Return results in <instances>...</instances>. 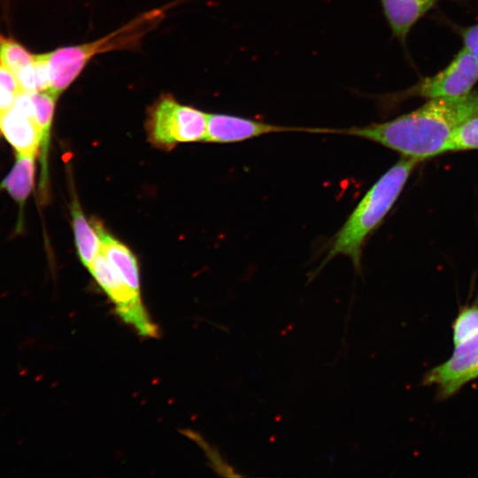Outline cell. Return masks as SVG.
I'll list each match as a JSON object with an SVG mask.
<instances>
[{
  "instance_id": "2",
  "label": "cell",
  "mask_w": 478,
  "mask_h": 478,
  "mask_svg": "<svg viewBox=\"0 0 478 478\" xmlns=\"http://www.w3.org/2000/svg\"><path fill=\"white\" fill-rule=\"evenodd\" d=\"M419 161L402 157L366 191L342 227L331 239L317 272L336 256L351 258L355 270H361V255L368 236L379 227L402 192Z\"/></svg>"
},
{
  "instance_id": "13",
  "label": "cell",
  "mask_w": 478,
  "mask_h": 478,
  "mask_svg": "<svg viewBox=\"0 0 478 478\" xmlns=\"http://www.w3.org/2000/svg\"><path fill=\"white\" fill-rule=\"evenodd\" d=\"M35 156L16 153L13 167L0 183V189L7 191L19 204V218L22 217L24 204L33 189Z\"/></svg>"
},
{
  "instance_id": "3",
  "label": "cell",
  "mask_w": 478,
  "mask_h": 478,
  "mask_svg": "<svg viewBox=\"0 0 478 478\" xmlns=\"http://www.w3.org/2000/svg\"><path fill=\"white\" fill-rule=\"evenodd\" d=\"M166 10V7L143 12L96 41L62 47L47 53L49 90L59 96L97 54L136 50L145 35L155 29L165 18Z\"/></svg>"
},
{
  "instance_id": "8",
  "label": "cell",
  "mask_w": 478,
  "mask_h": 478,
  "mask_svg": "<svg viewBox=\"0 0 478 478\" xmlns=\"http://www.w3.org/2000/svg\"><path fill=\"white\" fill-rule=\"evenodd\" d=\"M293 130L307 131V128L280 126L231 114L206 113V131L204 142L237 143L264 135Z\"/></svg>"
},
{
  "instance_id": "5",
  "label": "cell",
  "mask_w": 478,
  "mask_h": 478,
  "mask_svg": "<svg viewBox=\"0 0 478 478\" xmlns=\"http://www.w3.org/2000/svg\"><path fill=\"white\" fill-rule=\"evenodd\" d=\"M478 81V65L463 47L451 62L436 74L424 78L400 92L377 96L384 107L412 96L428 99L459 97L469 94Z\"/></svg>"
},
{
  "instance_id": "6",
  "label": "cell",
  "mask_w": 478,
  "mask_h": 478,
  "mask_svg": "<svg viewBox=\"0 0 478 478\" xmlns=\"http://www.w3.org/2000/svg\"><path fill=\"white\" fill-rule=\"evenodd\" d=\"M88 269L112 301L116 314L126 324L141 336H158V328L143 304L141 292L126 283L101 251Z\"/></svg>"
},
{
  "instance_id": "17",
  "label": "cell",
  "mask_w": 478,
  "mask_h": 478,
  "mask_svg": "<svg viewBox=\"0 0 478 478\" xmlns=\"http://www.w3.org/2000/svg\"><path fill=\"white\" fill-rule=\"evenodd\" d=\"M478 150V115L459 124L451 133L443 152Z\"/></svg>"
},
{
  "instance_id": "16",
  "label": "cell",
  "mask_w": 478,
  "mask_h": 478,
  "mask_svg": "<svg viewBox=\"0 0 478 478\" xmlns=\"http://www.w3.org/2000/svg\"><path fill=\"white\" fill-rule=\"evenodd\" d=\"M32 55L15 40L0 35V62L13 75L30 65L35 60Z\"/></svg>"
},
{
  "instance_id": "12",
  "label": "cell",
  "mask_w": 478,
  "mask_h": 478,
  "mask_svg": "<svg viewBox=\"0 0 478 478\" xmlns=\"http://www.w3.org/2000/svg\"><path fill=\"white\" fill-rule=\"evenodd\" d=\"M35 109V119L41 133L40 162L41 195L45 196L48 183L47 154L50 143L54 111L58 96L50 90L30 93Z\"/></svg>"
},
{
  "instance_id": "10",
  "label": "cell",
  "mask_w": 478,
  "mask_h": 478,
  "mask_svg": "<svg viewBox=\"0 0 478 478\" xmlns=\"http://www.w3.org/2000/svg\"><path fill=\"white\" fill-rule=\"evenodd\" d=\"M441 0H380L392 35L403 45L412 27Z\"/></svg>"
},
{
  "instance_id": "14",
  "label": "cell",
  "mask_w": 478,
  "mask_h": 478,
  "mask_svg": "<svg viewBox=\"0 0 478 478\" xmlns=\"http://www.w3.org/2000/svg\"><path fill=\"white\" fill-rule=\"evenodd\" d=\"M71 214L78 255L82 264L89 268L101 251L100 239L76 200L71 204Z\"/></svg>"
},
{
  "instance_id": "1",
  "label": "cell",
  "mask_w": 478,
  "mask_h": 478,
  "mask_svg": "<svg viewBox=\"0 0 478 478\" xmlns=\"http://www.w3.org/2000/svg\"><path fill=\"white\" fill-rule=\"evenodd\" d=\"M478 115V91L459 97L428 99L421 107L393 120L343 129L317 128L363 138L421 161L443 153L453 130Z\"/></svg>"
},
{
  "instance_id": "9",
  "label": "cell",
  "mask_w": 478,
  "mask_h": 478,
  "mask_svg": "<svg viewBox=\"0 0 478 478\" xmlns=\"http://www.w3.org/2000/svg\"><path fill=\"white\" fill-rule=\"evenodd\" d=\"M0 133L16 153L36 155L40 149L41 133L35 117L11 107L0 116Z\"/></svg>"
},
{
  "instance_id": "19",
  "label": "cell",
  "mask_w": 478,
  "mask_h": 478,
  "mask_svg": "<svg viewBox=\"0 0 478 478\" xmlns=\"http://www.w3.org/2000/svg\"><path fill=\"white\" fill-rule=\"evenodd\" d=\"M22 91L16 77L0 62V113L12 107Z\"/></svg>"
},
{
  "instance_id": "4",
  "label": "cell",
  "mask_w": 478,
  "mask_h": 478,
  "mask_svg": "<svg viewBox=\"0 0 478 478\" xmlns=\"http://www.w3.org/2000/svg\"><path fill=\"white\" fill-rule=\"evenodd\" d=\"M145 128L151 144L170 150L181 143L204 141L206 113L165 93L148 108Z\"/></svg>"
},
{
  "instance_id": "18",
  "label": "cell",
  "mask_w": 478,
  "mask_h": 478,
  "mask_svg": "<svg viewBox=\"0 0 478 478\" xmlns=\"http://www.w3.org/2000/svg\"><path fill=\"white\" fill-rule=\"evenodd\" d=\"M478 334V302L465 306L459 312L452 326L454 345L466 342Z\"/></svg>"
},
{
  "instance_id": "11",
  "label": "cell",
  "mask_w": 478,
  "mask_h": 478,
  "mask_svg": "<svg viewBox=\"0 0 478 478\" xmlns=\"http://www.w3.org/2000/svg\"><path fill=\"white\" fill-rule=\"evenodd\" d=\"M92 225L100 239L101 252L126 283L133 289L141 292L138 264L132 251L109 234L101 222L93 220Z\"/></svg>"
},
{
  "instance_id": "20",
  "label": "cell",
  "mask_w": 478,
  "mask_h": 478,
  "mask_svg": "<svg viewBox=\"0 0 478 478\" xmlns=\"http://www.w3.org/2000/svg\"><path fill=\"white\" fill-rule=\"evenodd\" d=\"M464 48L474 57L478 65V24L461 31Z\"/></svg>"
},
{
  "instance_id": "7",
  "label": "cell",
  "mask_w": 478,
  "mask_h": 478,
  "mask_svg": "<svg viewBox=\"0 0 478 478\" xmlns=\"http://www.w3.org/2000/svg\"><path fill=\"white\" fill-rule=\"evenodd\" d=\"M478 378V334L455 346L451 356L431 369L425 384L435 386L441 397H449L469 382Z\"/></svg>"
},
{
  "instance_id": "15",
  "label": "cell",
  "mask_w": 478,
  "mask_h": 478,
  "mask_svg": "<svg viewBox=\"0 0 478 478\" xmlns=\"http://www.w3.org/2000/svg\"><path fill=\"white\" fill-rule=\"evenodd\" d=\"M14 76L22 91L34 93L49 90L47 53L35 55V60Z\"/></svg>"
}]
</instances>
